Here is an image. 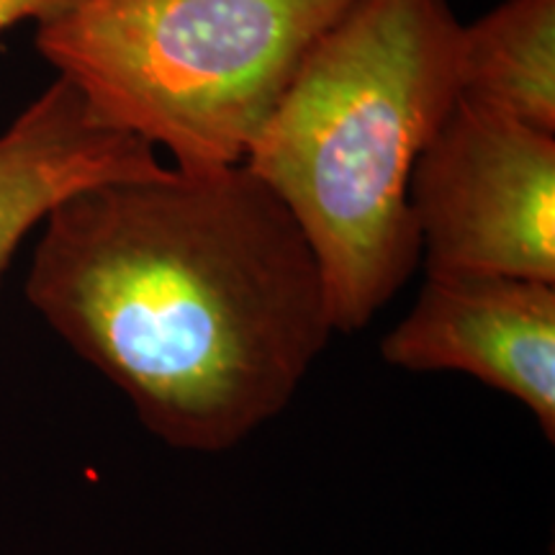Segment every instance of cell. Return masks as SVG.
I'll return each mask as SVG.
<instances>
[{
  "instance_id": "1",
  "label": "cell",
  "mask_w": 555,
  "mask_h": 555,
  "mask_svg": "<svg viewBox=\"0 0 555 555\" xmlns=\"http://www.w3.org/2000/svg\"><path fill=\"white\" fill-rule=\"evenodd\" d=\"M41 227L29 304L183 453L258 433L335 335L301 229L247 165L111 180Z\"/></svg>"
},
{
  "instance_id": "2",
  "label": "cell",
  "mask_w": 555,
  "mask_h": 555,
  "mask_svg": "<svg viewBox=\"0 0 555 555\" xmlns=\"http://www.w3.org/2000/svg\"><path fill=\"white\" fill-rule=\"evenodd\" d=\"M448 0H358L304 60L245 165L301 229L332 330H365L422 266L409 178L457 95Z\"/></svg>"
},
{
  "instance_id": "3",
  "label": "cell",
  "mask_w": 555,
  "mask_h": 555,
  "mask_svg": "<svg viewBox=\"0 0 555 555\" xmlns=\"http://www.w3.org/2000/svg\"><path fill=\"white\" fill-rule=\"evenodd\" d=\"M358 0H80L34 44L95 121L180 172L245 165L304 60Z\"/></svg>"
},
{
  "instance_id": "4",
  "label": "cell",
  "mask_w": 555,
  "mask_h": 555,
  "mask_svg": "<svg viewBox=\"0 0 555 555\" xmlns=\"http://www.w3.org/2000/svg\"><path fill=\"white\" fill-rule=\"evenodd\" d=\"M409 208L425 275L555 286V134L457 95L416 157Z\"/></svg>"
},
{
  "instance_id": "5",
  "label": "cell",
  "mask_w": 555,
  "mask_h": 555,
  "mask_svg": "<svg viewBox=\"0 0 555 555\" xmlns=\"http://www.w3.org/2000/svg\"><path fill=\"white\" fill-rule=\"evenodd\" d=\"M388 365L466 373L530 409L555 440V286L504 275H427L380 343Z\"/></svg>"
},
{
  "instance_id": "6",
  "label": "cell",
  "mask_w": 555,
  "mask_h": 555,
  "mask_svg": "<svg viewBox=\"0 0 555 555\" xmlns=\"http://www.w3.org/2000/svg\"><path fill=\"white\" fill-rule=\"evenodd\" d=\"M163 170L155 147L103 127L78 90L54 80L0 134V281L26 234L62 201L111 180Z\"/></svg>"
},
{
  "instance_id": "7",
  "label": "cell",
  "mask_w": 555,
  "mask_h": 555,
  "mask_svg": "<svg viewBox=\"0 0 555 555\" xmlns=\"http://www.w3.org/2000/svg\"><path fill=\"white\" fill-rule=\"evenodd\" d=\"M461 99L555 134V0H502L461 26Z\"/></svg>"
},
{
  "instance_id": "8",
  "label": "cell",
  "mask_w": 555,
  "mask_h": 555,
  "mask_svg": "<svg viewBox=\"0 0 555 555\" xmlns=\"http://www.w3.org/2000/svg\"><path fill=\"white\" fill-rule=\"evenodd\" d=\"M78 3L80 0H0V31L21 24V21L44 24Z\"/></svg>"
}]
</instances>
